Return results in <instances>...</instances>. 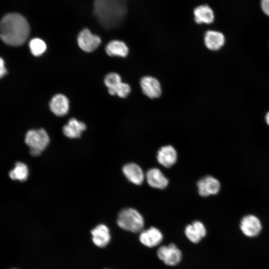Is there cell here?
Segmentation results:
<instances>
[{
  "label": "cell",
  "mask_w": 269,
  "mask_h": 269,
  "mask_svg": "<svg viewBox=\"0 0 269 269\" xmlns=\"http://www.w3.org/2000/svg\"><path fill=\"white\" fill-rule=\"evenodd\" d=\"M146 179L149 186L153 188L164 189L168 184V180L158 168L149 169L146 173Z\"/></svg>",
  "instance_id": "obj_17"
},
{
  "label": "cell",
  "mask_w": 269,
  "mask_h": 269,
  "mask_svg": "<svg viewBox=\"0 0 269 269\" xmlns=\"http://www.w3.org/2000/svg\"><path fill=\"white\" fill-rule=\"evenodd\" d=\"M240 228L246 236L255 237L260 234L262 225L258 217L253 214H248L241 219Z\"/></svg>",
  "instance_id": "obj_6"
},
{
  "label": "cell",
  "mask_w": 269,
  "mask_h": 269,
  "mask_svg": "<svg viewBox=\"0 0 269 269\" xmlns=\"http://www.w3.org/2000/svg\"><path fill=\"white\" fill-rule=\"evenodd\" d=\"M163 239L161 232L156 228L151 227L140 232V242L144 246L152 248L159 245Z\"/></svg>",
  "instance_id": "obj_11"
},
{
  "label": "cell",
  "mask_w": 269,
  "mask_h": 269,
  "mask_svg": "<svg viewBox=\"0 0 269 269\" xmlns=\"http://www.w3.org/2000/svg\"><path fill=\"white\" fill-rule=\"evenodd\" d=\"M92 240L93 243L99 248L107 246L111 241V234L109 228L105 224H101L91 231Z\"/></svg>",
  "instance_id": "obj_12"
},
{
  "label": "cell",
  "mask_w": 269,
  "mask_h": 269,
  "mask_svg": "<svg viewBox=\"0 0 269 269\" xmlns=\"http://www.w3.org/2000/svg\"><path fill=\"white\" fill-rule=\"evenodd\" d=\"M185 234L190 241L198 243L206 236V230L202 222L196 221L186 227Z\"/></svg>",
  "instance_id": "obj_16"
},
{
  "label": "cell",
  "mask_w": 269,
  "mask_h": 269,
  "mask_svg": "<svg viewBox=\"0 0 269 269\" xmlns=\"http://www.w3.org/2000/svg\"><path fill=\"white\" fill-rule=\"evenodd\" d=\"M77 42L80 48L87 52L95 50L101 44L100 37L92 33L90 30L85 28L79 33Z\"/></svg>",
  "instance_id": "obj_7"
},
{
  "label": "cell",
  "mask_w": 269,
  "mask_h": 269,
  "mask_svg": "<svg viewBox=\"0 0 269 269\" xmlns=\"http://www.w3.org/2000/svg\"><path fill=\"white\" fill-rule=\"evenodd\" d=\"M128 10L125 0H93L94 15L105 28L117 26L125 19Z\"/></svg>",
  "instance_id": "obj_1"
},
{
  "label": "cell",
  "mask_w": 269,
  "mask_h": 269,
  "mask_svg": "<svg viewBox=\"0 0 269 269\" xmlns=\"http://www.w3.org/2000/svg\"><path fill=\"white\" fill-rule=\"evenodd\" d=\"M140 86L142 93L150 99L157 98L161 94V87L159 81L155 78L146 76L140 81Z\"/></svg>",
  "instance_id": "obj_9"
},
{
  "label": "cell",
  "mask_w": 269,
  "mask_h": 269,
  "mask_svg": "<svg viewBox=\"0 0 269 269\" xmlns=\"http://www.w3.org/2000/svg\"><path fill=\"white\" fill-rule=\"evenodd\" d=\"M49 108L52 112L57 116L66 115L69 109V102L64 95L58 94L54 95L49 103Z\"/></svg>",
  "instance_id": "obj_14"
},
{
  "label": "cell",
  "mask_w": 269,
  "mask_h": 269,
  "mask_svg": "<svg viewBox=\"0 0 269 269\" xmlns=\"http://www.w3.org/2000/svg\"><path fill=\"white\" fill-rule=\"evenodd\" d=\"M204 42L208 49L218 50L224 45L225 37L221 32L209 29L205 32Z\"/></svg>",
  "instance_id": "obj_13"
},
{
  "label": "cell",
  "mask_w": 269,
  "mask_h": 269,
  "mask_svg": "<svg viewBox=\"0 0 269 269\" xmlns=\"http://www.w3.org/2000/svg\"><path fill=\"white\" fill-rule=\"evenodd\" d=\"M199 194L203 197L216 195L221 189L219 181L212 176H206L197 182Z\"/></svg>",
  "instance_id": "obj_10"
},
{
  "label": "cell",
  "mask_w": 269,
  "mask_h": 269,
  "mask_svg": "<svg viewBox=\"0 0 269 269\" xmlns=\"http://www.w3.org/2000/svg\"><path fill=\"white\" fill-rule=\"evenodd\" d=\"M86 129L85 124L75 118L70 119L63 127L64 134L70 138H77L80 137L82 132Z\"/></svg>",
  "instance_id": "obj_19"
},
{
  "label": "cell",
  "mask_w": 269,
  "mask_h": 269,
  "mask_svg": "<svg viewBox=\"0 0 269 269\" xmlns=\"http://www.w3.org/2000/svg\"><path fill=\"white\" fill-rule=\"evenodd\" d=\"M123 172L127 178L133 183L140 185L143 181L144 175L142 169L136 164L129 163L123 167Z\"/></svg>",
  "instance_id": "obj_18"
},
{
  "label": "cell",
  "mask_w": 269,
  "mask_h": 269,
  "mask_svg": "<svg viewBox=\"0 0 269 269\" xmlns=\"http://www.w3.org/2000/svg\"><path fill=\"white\" fill-rule=\"evenodd\" d=\"M28 168L24 163L17 162L14 168L9 173L10 178L13 180L25 181L28 176Z\"/></svg>",
  "instance_id": "obj_21"
},
{
  "label": "cell",
  "mask_w": 269,
  "mask_h": 269,
  "mask_svg": "<svg viewBox=\"0 0 269 269\" xmlns=\"http://www.w3.org/2000/svg\"><path fill=\"white\" fill-rule=\"evenodd\" d=\"M29 32L27 21L18 13L7 14L0 21V37L9 45L17 46L23 44Z\"/></svg>",
  "instance_id": "obj_2"
},
{
  "label": "cell",
  "mask_w": 269,
  "mask_h": 269,
  "mask_svg": "<svg viewBox=\"0 0 269 269\" xmlns=\"http://www.w3.org/2000/svg\"><path fill=\"white\" fill-rule=\"evenodd\" d=\"M29 47L31 53L35 56L42 55L46 49V43L39 38L32 39L29 43Z\"/></svg>",
  "instance_id": "obj_23"
},
{
  "label": "cell",
  "mask_w": 269,
  "mask_h": 269,
  "mask_svg": "<svg viewBox=\"0 0 269 269\" xmlns=\"http://www.w3.org/2000/svg\"><path fill=\"white\" fill-rule=\"evenodd\" d=\"M265 121L267 125L269 126V111L266 114L265 116Z\"/></svg>",
  "instance_id": "obj_27"
},
{
  "label": "cell",
  "mask_w": 269,
  "mask_h": 269,
  "mask_svg": "<svg viewBox=\"0 0 269 269\" xmlns=\"http://www.w3.org/2000/svg\"><path fill=\"white\" fill-rule=\"evenodd\" d=\"M49 141L48 134L42 128L28 131L25 137V142L29 147L30 153L34 156L39 155L48 146Z\"/></svg>",
  "instance_id": "obj_4"
},
{
  "label": "cell",
  "mask_w": 269,
  "mask_h": 269,
  "mask_svg": "<svg viewBox=\"0 0 269 269\" xmlns=\"http://www.w3.org/2000/svg\"><path fill=\"white\" fill-rule=\"evenodd\" d=\"M193 20L196 24L209 25L215 20V16L213 8L207 4L196 6L193 10Z\"/></svg>",
  "instance_id": "obj_8"
},
{
  "label": "cell",
  "mask_w": 269,
  "mask_h": 269,
  "mask_svg": "<svg viewBox=\"0 0 269 269\" xmlns=\"http://www.w3.org/2000/svg\"><path fill=\"white\" fill-rule=\"evenodd\" d=\"M261 7L264 12L269 16V0H261Z\"/></svg>",
  "instance_id": "obj_25"
},
{
  "label": "cell",
  "mask_w": 269,
  "mask_h": 269,
  "mask_svg": "<svg viewBox=\"0 0 269 269\" xmlns=\"http://www.w3.org/2000/svg\"><path fill=\"white\" fill-rule=\"evenodd\" d=\"M122 82L121 76L116 73L108 74L104 79L105 84L108 87V92L111 95Z\"/></svg>",
  "instance_id": "obj_22"
},
{
  "label": "cell",
  "mask_w": 269,
  "mask_h": 269,
  "mask_svg": "<svg viewBox=\"0 0 269 269\" xmlns=\"http://www.w3.org/2000/svg\"><path fill=\"white\" fill-rule=\"evenodd\" d=\"M177 152L171 145H166L161 147L157 154L158 162L165 167L172 166L177 160Z\"/></svg>",
  "instance_id": "obj_15"
},
{
  "label": "cell",
  "mask_w": 269,
  "mask_h": 269,
  "mask_svg": "<svg viewBox=\"0 0 269 269\" xmlns=\"http://www.w3.org/2000/svg\"><path fill=\"white\" fill-rule=\"evenodd\" d=\"M157 255L165 265L170 266L177 265L182 258L181 252L172 243L160 246L157 250Z\"/></svg>",
  "instance_id": "obj_5"
},
{
  "label": "cell",
  "mask_w": 269,
  "mask_h": 269,
  "mask_svg": "<svg viewBox=\"0 0 269 269\" xmlns=\"http://www.w3.org/2000/svg\"><path fill=\"white\" fill-rule=\"evenodd\" d=\"M7 72L6 69L4 66V62L3 59L0 57V78L4 76Z\"/></svg>",
  "instance_id": "obj_26"
},
{
  "label": "cell",
  "mask_w": 269,
  "mask_h": 269,
  "mask_svg": "<svg viewBox=\"0 0 269 269\" xmlns=\"http://www.w3.org/2000/svg\"><path fill=\"white\" fill-rule=\"evenodd\" d=\"M117 222L122 229L133 233L141 231L144 226V219L141 215L135 209L131 208L121 211Z\"/></svg>",
  "instance_id": "obj_3"
},
{
  "label": "cell",
  "mask_w": 269,
  "mask_h": 269,
  "mask_svg": "<svg viewBox=\"0 0 269 269\" xmlns=\"http://www.w3.org/2000/svg\"><path fill=\"white\" fill-rule=\"evenodd\" d=\"M106 51L109 56L125 57L129 53V48L124 42L114 40L108 43L106 47Z\"/></svg>",
  "instance_id": "obj_20"
},
{
  "label": "cell",
  "mask_w": 269,
  "mask_h": 269,
  "mask_svg": "<svg viewBox=\"0 0 269 269\" xmlns=\"http://www.w3.org/2000/svg\"><path fill=\"white\" fill-rule=\"evenodd\" d=\"M130 92V86L127 83L122 82L113 91L112 95H117L121 98H126Z\"/></svg>",
  "instance_id": "obj_24"
}]
</instances>
